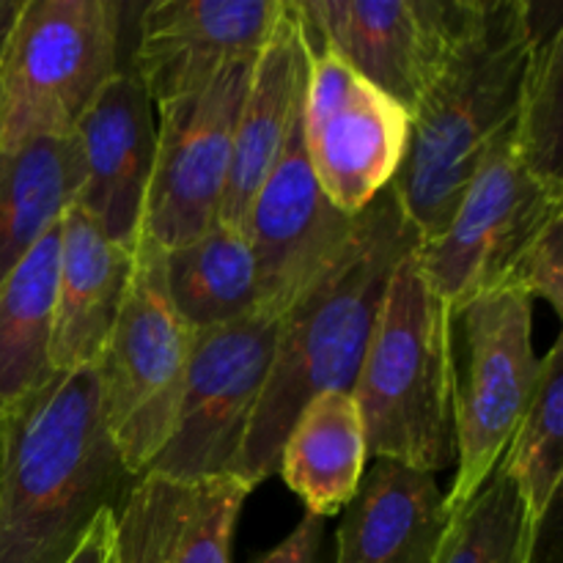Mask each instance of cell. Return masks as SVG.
Wrapping results in <instances>:
<instances>
[{
	"mask_svg": "<svg viewBox=\"0 0 563 563\" xmlns=\"http://www.w3.org/2000/svg\"><path fill=\"white\" fill-rule=\"evenodd\" d=\"M539 522L500 465L462 509L451 511L434 563H531Z\"/></svg>",
	"mask_w": 563,
	"mask_h": 563,
	"instance_id": "obj_26",
	"label": "cell"
},
{
	"mask_svg": "<svg viewBox=\"0 0 563 563\" xmlns=\"http://www.w3.org/2000/svg\"><path fill=\"white\" fill-rule=\"evenodd\" d=\"M75 135L82 154V187L75 203L110 242L132 251L143 229L157 121L130 66L104 82Z\"/></svg>",
	"mask_w": 563,
	"mask_h": 563,
	"instance_id": "obj_16",
	"label": "cell"
},
{
	"mask_svg": "<svg viewBox=\"0 0 563 563\" xmlns=\"http://www.w3.org/2000/svg\"><path fill=\"white\" fill-rule=\"evenodd\" d=\"M132 478L104 427L97 366L55 374L0 416V563H69Z\"/></svg>",
	"mask_w": 563,
	"mask_h": 563,
	"instance_id": "obj_2",
	"label": "cell"
},
{
	"mask_svg": "<svg viewBox=\"0 0 563 563\" xmlns=\"http://www.w3.org/2000/svg\"><path fill=\"white\" fill-rule=\"evenodd\" d=\"M306 49L302 135L308 159L328 201L339 212L357 214L399 174L410 113L308 36Z\"/></svg>",
	"mask_w": 563,
	"mask_h": 563,
	"instance_id": "obj_9",
	"label": "cell"
},
{
	"mask_svg": "<svg viewBox=\"0 0 563 563\" xmlns=\"http://www.w3.org/2000/svg\"><path fill=\"white\" fill-rule=\"evenodd\" d=\"M253 60L229 64L198 91L157 104V148L141 231L163 251L187 245L218 220Z\"/></svg>",
	"mask_w": 563,
	"mask_h": 563,
	"instance_id": "obj_10",
	"label": "cell"
},
{
	"mask_svg": "<svg viewBox=\"0 0 563 563\" xmlns=\"http://www.w3.org/2000/svg\"><path fill=\"white\" fill-rule=\"evenodd\" d=\"M284 0H157L141 11L130 69L152 104L187 97L236 60H253Z\"/></svg>",
	"mask_w": 563,
	"mask_h": 563,
	"instance_id": "obj_14",
	"label": "cell"
},
{
	"mask_svg": "<svg viewBox=\"0 0 563 563\" xmlns=\"http://www.w3.org/2000/svg\"><path fill=\"white\" fill-rule=\"evenodd\" d=\"M58 253L60 223H55L0 280V416L55 377L49 350Z\"/></svg>",
	"mask_w": 563,
	"mask_h": 563,
	"instance_id": "obj_21",
	"label": "cell"
},
{
	"mask_svg": "<svg viewBox=\"0 0 563 563\" xmlns=\"http://www.w3.org/2000/svg\"><path fill=\"white\" fill-rule=\"evenodd\" d=\"M531 53L511 124L517 159L553 192L563 196V9L528 3Z\"/></svg>",
	"mask_w": 563,
	"mask_h": 563,
	"instance_id": "obj_24",
	"label": "cell"
},
{
	"mask_svg": "<svg viewBox=\"0 0 563 563\" xmlns=\"http://www.w3.org/2000/svg\"><path fill=\"white\" fill-rule=\"evenodd\" d=\"M192 341L196 330L168 297L163 247L141 231L124 302L97 366L104 427L130 476L146 473L174 434Z\"/></svg>",
	"mask_w": 563,
	"mask_h": 563,
	"instance_id": "obj_7",
	"label": "cell"
},
{
	"mask_svg": "<svg viewBox=\"0 0 563 563\" xmlns=\"http://www.w3.org/2000/svg\"><path fill=\"white\" fill-rule=\"evenodd\" d=\"M324 520L306 515L295 526V531L247 563H324Z\"/></svg>",
	"mask_w": 563,
	"mask_h": 563,
	"instance_id": "obj_28",
	"label": "cell"
},
{
	"mask_svg": "<svg viewBox=\"0 0 563 563\" xmlns=\"http://www.w3.org/2000/svg\"><path fill=\"white\" fill-rule=\"evenodd\" d=\"M113 511H104L93 522L69 563H113Z\"/></svg>",
	"mask_w": 563,
	"mask_h": 563,
	"instance_id": "obj_29",
	"label": "cell"
},
{
	"mask_svg": "<svg viewBox=\"0 0 563 563\" xmlns=\"http://www.w3.org/2000/svg\"><path fill=\"white\" fill-rule=\"evenodd\" d=\"M308 49L295 0H284L278 22L253 60L234 132L229 181L218 209V223L247 236L253 198L278 159L291 121L306 97Z\"/></svg>",
	"mask_w": 563,
	"mask_h": 563,
	"instance_id": "obj_17",
	"label": "cell"
},
{
	"mask_svg": "<svg viewBox=\"0 0 563 563\" xmlns=\"http://www.w3.org/2000/svg\"><path fill=\"white\" fill-rule=\"evenodd\" d=\"M418 242L394 185L355 214L344 245L280 317L273 366L234 476L258 487L278 473L280 445L297 412L313 396L352 394L390 278Z\"/></svg>",
	"mask_w": 563,
	"mask_h": 563,
	"instance_id": "obj_1",
	"label": "cell"
},
{
	"mask_svg": "<svg viewBox=\"0 0 563 563\" xmlns=\"http://www.w3.org/2000/svg\"><path fill=\"white\" fill-rule=\"evenodd\" d=\"M500 465L520 489L533 522H542L559 500L563 471V341L539 361L531 401Z\"/></svg>",
	"mask_w": 563,
	"mask_h": 563,
	"instance_id": "obj_25",
	"label": "cell"
},
{
	"mask_svg": "<svg viewBox=\"0 0 563 563\" xmlns=\"http://www.w3.org/2000/svg\"><path fill=\"white\" fill-rule=\"evenodd\" d=\"M22 0H0V47H3L5 36H9V27L14 22L16 11H20Z\"/></svg>",
	"mask_w": 563,
	"mask_h": 563,
	"instance_id": "obj_30",
	"label": "cell"
},
{
	"mask_svg": "<svg viewBox=\"0 0 563 563\" xmlns=\"http://www.w3.org/2000/svg\"><path fill=\"white\" fill-rule=\"evenodd\" d=\"M121 20L115 0H22L0 47V152L75 135L121 69Z\"/></svg>",
	"mask_w": 563,
	"mask_h": 563,
	"instance_id": "obj_5",
	"label": "cell"
},
{
	"mask_svg": "<svg viewBox=\"0 0 563 563\" xmlns=\"http://www.w3.org/2000/svg\"><path fill=\"white\" fill-rule=\"evenodd\" d=\"M352 220L355 214L339 212L313 176L300 108L247 218V242L258 275V311L284 317L344 245Z\"/></svg>",
	"mask_w": 563,
	"mask_h": 563,
	"instance_id": "obj_13",
	"label": "cell"
},
{
	"mask_svg": "<svg viewBox=\"0 0 563 563\" xmlns=\"http://www.w3.org/2000/svg\"><path fill=\"white\" fill-rule=\"evenodd\" d=\"M163 253L170 302L196 333L258 311L256 258L240 231L214 220L201 236Z\"/></svg>",
	"mask_w": 563,
	"mask_h": 563,
	"instance_id": "obj_23",
	"label": "cell"
},
{
	"mask_svg": "<svg viewBox=\"0 0 563 563\" xmlns=\"http://www.w3.org/2000/svg\"><path fill=\"white\" fill-rule=\"evenodd\" d=\"M445 339L456 443V476L445 506L456 511L504 460L531 401L539 377L533 300L506 286L478 291L449 308Z\"/></svg>",
	"mask_w": 563,
	"mask_h": 563,
	"instance_id": "obj_6",
	"label": "cell"
},
{
	"mask_svg": "<svg viewBox=\"0 0 563 563\" xmlns=\"http://www.w3.org/2000/svg\"><path fill=\"white\" fill-rule=\"evenodd\" d=\"M132 251L110 242L77 203L60 218L53 372L99 366L130 284Z\"/></svg>",
	"mask_w": 563,
	"mask_h": 563,
	"instance_id": "obj_18",
	"label": "cell"
},
{
	"mask_svg": "<svg viewBox=\"0 0 563 563\" xmlns=\"http://www.w3.org/2000/svg\"><path fill=\"white\" fill-rule=\"evenodd\" d=\"M506 289L522 291L531 300H544L563 313V212L553 214L511 262Z\"/></svg>",
	"mask_w": 563,
	"mask_h": 563,
	"instance_id": "obj_27",
	"label": "cell"
},
{
	"mask_svg": "<svg viewBox=\"0 0 563 563\" xmlns=\"http://www.w3.org/2000/svg\"><path fill=\"white\" fill-rule=\"evenodd\" d=\"M368 460L361 410L352 394L313 396L286 432L278 471L306 504V515L333 517L346 509L363 482Z\"/></svg>",
	"mask_w": 563,
	"mask_h": 563,
	"instance_id": "obj_20",
	"label": "cell"
},
{
	"mask_svg": "<svg viewBox=\"0 0 563 563\" xmlns=\"http://www.w3.org/2000/svg\"><path fill=\"white\" fill-rule=\"evenodd\" d=\"M559 212L563 196L517 159L509 132L465 187L445 229L418 242V269L445 308L498 289L517 253Z\"/></svg>",
	"mask_w": 563,
	"mask_h": 563,
	"instance_id": "obj_11",
	"label": "cell"
},
{
	"mask_svg": "<svg viewBox=\"0 0 563 563\" xmlns=\"http://www.w3.org/2000/svg\"><path fill=\"white\" fill-rule=\"evenodd\" d=\"M528 53V0H473L449 64L410 115L390 181L421 242L445 229L487 154L511 132Z\"/></svg>",
	"mask_w": 563,
	"mask_h": 563,
	"instance_id": "obj_3",
	"label": "cell"
},
{
	"mask_svg": "<svg viewBox=\"0 0 563 563\" xmlns=\"http://www.w3.org/2000/svg\"><path fill=\"white\" fill-rule=\"evenodd\" d=\"M280 319L253 311L198 330L176 427L148 471L170 478L234 473L278 344Z\"/></svg>",
	"mask_w": 563,
	"mask_h": 563,
	"instance_id": "obj_8",
	"label": "cell"
},
{
	"mask_svg": "<svg viewBox=\"0 0 563 563\" xmlns=\"http://www.w3.org/2000/svg\"><path fill=\"white\" fill-rule=\"evenodd\" d=\"M302 31L407 113L449 64L473 0H302Z\"/></svg>",
	"mask_w": 563,
	"mask_h": 563,
	"instance_id": "obj_12",
	"label": "cell"
},
{
	"mask_svg": "<svg viewBox=\"0 0 563 563\" xmlns=\"http://www.w3.org/2000/svg\"><path fill=\"white\" fill-rule=\"evenodd\" d=\"M449 520L432 473L377 460L346 504L333 563H434Z\"/></svg>",
	"mask_w": 563,
	"mask_h": 563,
	"instance_id": "obj_19",
	"label": "cell"
},
{
	"mask_svg": "<svg viewBox=\"0 0 563 563\" xmlns=\"http://www.w3.org/2000/svg\"><path fill=\"white\" fill-rule=\"evenodd\" d=\"M445 322L449 308L410 251L390 278L352 388L368 456L432 476L456 462Z\"/></svg>",
	"mask_w": 563,
	"mask_h": 563,
	"instance_id": "obj_4",
	"label": "cell"
},
{
	"mask_svg": "<svg viewBox=\"0 0 563 563\" xmlns=\"http://www.w3.org/2000/svg\"><path fill=\"white\" fill-rule=\"evenodd\" d=\"M80 187L77 135H42L0 152V280L60 223Z\"/></svg>",
	"mask_w": 563,
	"mask_h": 563,
	"instance_id": "obj_22",
	"label": "cell"
},
{
	"mask_svg": "<svg viewBox=\"0 0 563 563\" xmlns=\"http://www.w3.org/2000/svg\"><path fill=\"white\" fill-rule=\"evenodd\" d=\"M253 489L234 473H141L113 511V563H231L236 522Z\"/></svg>",
	"mask_w": 563,
	"mask_h": 563,
	"instance_id": "obj_15",
	"label": "cell"
}]
</instances>
